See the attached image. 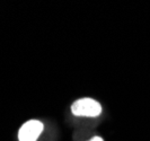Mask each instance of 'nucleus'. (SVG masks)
Listing matches in <instances>:
<instances>
[{"mask_svg":"<svg viewBox=\"0 0 150 141\" xmlns=\"http://www.w3.org/2000/svg\"><path fill=\"white\" fill-rule=\"evenodd\" d=\"M71 112L77 116L95 118L102 113V106L93 98H80L71 105Z\"/></svg>","mask_w":150,"mask_h":141,"instance_id":"f257e3e1","label":"nucleus"},{"mask_svg":"<svg viewBox=\"0 0 150 141\" xmlns=\"http://www.w3.org/2000/svg\"><path fill=\"white\" fill-rule=\"evenodd\" d=\"M43 124L38 120H30L24 123L18 132L19 141H36L43 131Z\"/></svg>","mask_w":150,"mask_h":141,"instance_id":"f03ea898","label":"nucleus"},{"mask_svg":"<svg viewBox=\"0 0 150 141\" xmlns=\"http://www.w3.org/2000/svg\"><path fill=\"white\" fill-rule=\"evenodd\" d=\"M88 141H104L100 137H94L93 139H90V140H88Z\"/></svg>","mask_w":150,"mask_h":141,"instance_id":"7ed1b4c3","label":"nucleus"}]
</instances>
